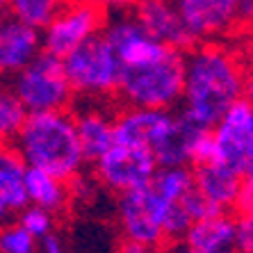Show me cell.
<instances>
[{"label":"cell","mask_w":253,"mask_h":253,"mask_svg":"<svg viewBox=\"0 0 253 253\" xmlns=\"http://www.w3.org/2000/svg\"><path fill=\"white\" fill-rule=\"evenodd\" d=\"M178 201H180V206L185 208V212L189 214L192 221H201V219H210V217L221 214V212H228V210H224V208H219L217 203H212V201L208 199L206 194H201L196 187L187 189Z\"/></svg>","instance_id":"cb8c5ba5"},{"label":"cell","mask_w":253,"mask_h":253,"mask_svg":"<svg viewBox=\"0 0 253 253\" xmlns=\"http://www.w3.org/2000/svg\"><path fill=\"white\" fill-rule=\"evenodd\" d=\"M233 210H237V214H251L253 210V180L251 176L242 178L240 192L235 196V203H233Z\"/></svg>","instance_id":"83f0119b"},{"label":"cell","mask_w":253,"mask_h":253,"mask_svg":"<svg viewBox=\"0 0 253 253\" xmlns=\"http://www.w3.org/2000/svg\"><path fill=\"white\" fill-rule=\"evenodd\" d=\"M28 206L23 187V171L0 169V221L18 214Z\"/></svg>","instance_id":"d6986e66"},{"label":"cell","mask_w":253,"mask_h":253,"mask_svg":"<svg viewBox=\"0 0 253 253\" xmlns=\"http://www.w3.org/2000/svg\"><path fill=\"white\" fill-rule=\"evenodd\" d=\"M94 162L98 180L114 192H128V189L148 185L158 169L155 155L148 148L117 144V141Z\"/></svg>","instance_id":"9c48e42d"},{"label":"cell","mask_w":253,"mask_h":253,"mask_svg":"<svg viewBox=\"0 0 253 253\" xmlns=\"http://www.w3.org/2000/svg\"><path fill=\"white\" fill-rule=\"evenodd\" d=\"M233 249H235L237 253H251L253 251V219H251V214H237L235 217Z\"/></svg>","instance_id":"484cf974"},{"label":"cell","mask_w":253,"mask_h":253,"mask_svg":"<svg viewBox=\"0 0 253 253\" xmlns=\"http://www.w3.org/2000/svg\"><path fill=\"white\" fill-rule=\"evenodd\" d=\"M180 253H235V249H221V251H196V249H185Z\"/></svg>","instance_id":"d6a6232c"},{"label":"cell","mask_w":253,"mask_h":253,"mask_svg":"<svg viewBox=\"0 0 253 253\" xmlns=\"http://www.w3.org/2000/svg\"><path fill=\"white\" fill-rule=\"evenodd\" d=\"M233 235H235V217H230V212H221L217 217L192 221L183 242L187 249L196 251H221V249H233Z\"/></svg>","instance_id":"e0dca14e"},{"label":"cell","mask_w":253,"mask_h":253,"mask_svg":"<svg viewBox=\"0 0 253 253\" xmlns=\"http://www.w3.org/2000/svg\"><path fill=\"white\" fill-rule=\"evenodd\" d=\"M12 91L25 112L69 110L76 96L66 78L62 57H55L46 50H42L23 69L14 73Z\"/></svg>","instance_id":"5b68a950"},{"label":"cell","mask_w":253,"mask_h":253,"mask_svg":"<svg viewBox=\"0 0 253 253\" xmlns=\"http://www.w3.org/2000/svg\"><path fill=\"white\" fill-rule=\"evenodd\" d=\"M25 110L12 89L0 87V141H14L25 119Z\"/></svg>","instance_id":"44dd1931"},{"label":"cell","mask_w":253,"mask_h":253,"mask_svg":"<svg viewBox=\"0 0 253 253\" xmlns=\"http://www.w3.org/2000/svg\"><path fill=\"white\" fill-rule=\"evenodd\" d=\"M39 251L42 253H66V249H64V244H62V240H59L57 235L46 233L43 237H39Z\"/></svg>","instance_id":"f1b7e54d"},{"label":"cell","mask_w":253,"mask_h":253,"mask_svg":"<svg viewBox=\"0 0 253 253\" xmlns=\"http://www.w3.org/2000/svg\"><path fill=\"white\" fill-rule=\"evenodd\" d=\"M151 253H169V251H158V249H155V251H151Z\"/></svg>","instance_id":"e575fe53"},{"label":"cell","mask_w":253,"mask_h":253,"mask_svg":"<svg viewBox=\"0 0 253 253\" xmlns=\"http://www.w3.org/2000/svg\"><path fill=\"white\" fill-rule=\"evenodd\" d=\"M189 226H192V219L185 212V208L180 206V201H169L165 210V217H162V235H165V242H180Z\"/></svg>","instance_id":"603a6c76"},{"label":"cell","mask_w":253,"mask_h":253,"mask_svg":"<svg viewBox=\"0 0 253 253\" xmlns=\"http://www.w3.org/2000/svg\"><path fill=\"white\" fill-rule=\"evenodd\" d=\"M194 187L201 194H206L212 203H217L224 210H233L235 196L240 192L242 176L235 173L228 167L219 165V162H203V165H194Z\"/></svg>","instance_id":"5bb4252c"},{"label":"cell","mask_w":253,"mask_h":253,"mask_svg":"<svg viewBox=\"0 0 253 253\" xmlns=\"http://www.w3.org/2000/svg\"><path fill=\"white\" fill-rule=\"evenodd\" d=\"M103 35L110 42V46L114 48V53H117L124 69L153 64L158 59L167 57L171 50H176V48L155 39L153 35H148L130 12L114 14V18H107Z\"/></svg>","instance_id":"30bf717a"},{"label":"cell","mask_w":253,"mask_h":253,"mask_svg":"<svg viewBox=\"0 0 253 253\" xmlns=\"http://www.w3.org/2000/svg\"><path fill=\"white\" fill-rule=\"evenodd\" d=\"M167 203L151 185L121 192L119 199V221L128 240L146 244L148 249L165 247L162 235V217H165Z\"/></svg>","instance_id":"ba28073f"},{"label":"cell","mask_w":253,"mask_h":253,"mask_svg":"<svg viewBox=\"0 0 253 253\" xmlns=\"http://www.w3.org/2000/svg\"><path fill=\"white\" fill-rule=\"evenodd\" d=\"M194 42H208L237 28V0H176Z\"/></svg>","instance_id":"8fae6325"},{"label":"cell","mask_w":253,"mask_h":253,"mask_svg":"<svg viewBox=\"0 0 253 253\" xmlns=\"http://www.w3.org/2000/svg\"><path fill=\"white\" fill-rule=\"evenodd\" d=\"M5 2H7V0H0V7H5Z\"/></svg>","instance_id":"d590c367"},{"label":"cell","mask_w":253,"mask_h":253,"mask_svg":"<svg viewBox=\"0 0 253 253\" xmlns=\"http://www.w3.org/2000/svg\"><path fill=\"white\" fill-rule=\"evenodd\" d=\"M18 224L23 226L35 240H39V237H43L46 233L53 230V212L43 210L39 206H25L18 212Z\"/></svg>","instance_id":"d4e9b609"},{"label":"cell","mask_w":253,"mask_h":253,"mask_svg":"<svg viewBox=\"0 0 253 253\" xmlns=\"http://www.w3.org/2000/svg\"><path fill=\"white\" fill-rule=\"evenodd\" d=\"M148 185L165 201H178L187 189L194 187V173L192 169H187V165L158 167Z\"/></svg>","instance_id":"ac0fdd59"},{"label":"cell","mask_w":253,"mask_h":253,"mask_svg":"<svg viewBox=\"0 0 253 253\" xmlns=\"http://www.w3.org/2000/svg\"><path fill=\"white\" fill-rule=\"evenodd\" d=\"M107 23L105 7L98 2H69L57 9L50 21L42 28V50L64 57L89 37L98 35Z\"/></svg>","instance_id":"52a82bcc"},{"label":"cell","mask_w":253,"mask_h":253,"mask_svg":"<svg viewBox=\"0 0 253 253\" xmlns=\"http://www.w3.org/2000/svg\"><path fill=\"white\" fill-rule=\"evenodd\" d=\"M117 94L128 107H176L183 98V50H171L153 64L124 69Z\"/></svg>","instance_id":"3957f363"},{"label":"cell","mask_w":253,"mask_h":253,"mask_svg":"<svg viewBox=\"0 0 253 253\" xmlns=\"http://www.w3.org/2000/svg\"><path fill=\"white\" fill-rule=\"evenodd\" d=\"M130 14L141 23L148 35H153L167 46L176 50H187L194 46V37L189 35L183 16L178 12L176 0H137Z\"/></svg>","instance_id":"7c38bea8"},{"label":"cell","mask_w":253,"mask_h":253,"mask_svg":"<svg viewBox=\"0 0 253 253\" xmlns=\"http://www.w3.org/2000/svg\"><path fill=\"white\" fill-rule=\"evenodd\" d=\"M64 2L66 0H7L5 7L12 12L14 18L42 30Z\"/></svg>","instance_id":"ffe728a7"},{"label":"cell","mask_w":253,"mask_h":253,"mask_svg":"<svg viewBox=\"0 0 253 253\" xmlns=\"http://www.w3.org/2000/svg\"><path fill=\"white\" fill-rule=\"evenodd\" d=\"M249 96V76L235 50L217 42H199L183 53V114L210 130L233 100Z\"/></svg>","instance_id":"6da1fadb"},{"label":"cell","mask_w":253,"mask_h":253,"mask_svg":"<svg viewBox=\"0 0 253 253\" xmlns=\"http://www.w3.org/2000/svg\"><path fill=\"white\" fill-rule=\"evenodd\" d=\"M73 121L84 160L94 162L114 144V119L105 117L100 110H83L73 114Z\"/></svg>","instance_id":"9a60e30c"},{"label":"cell","mask_w":253,"mask_h":253,"mask_svg":"<svg viewBox=\"0 0 253 253\" xmlns=\"http://www.w3.org/2000/svg\"><path fill=\"white\" fill-rule=\"evenodd\" d=\"M151 251H153V249H148L146 244L128 240V237H126V240L121 242V247H119V253H151Z\"/></svg>","instance_id":"1f68e13d"},{"label":"cell","mask_w":253,"mask_h":253,"mask_svg":"<svg viewBox=\"0 0 253 253\" xmlns=\"http://www.w3.org/2000/svg\"><path fill=\"white\" fill-rule=\"evenodd\" d=\"M135 2L137 0H98V5H103L105 7V12L110 14H126V12H130L132 7H135Z\"/></svg>","instance_id":"f546056e"},{"label":"cell","mask_w":253,"mask_h":253,"mask_svg":"<svg viewBox=\"0 0 253 253\" xmlns=\"http://www.w3.org/2000/svg\"><path fill=\"white\" fill-rule=\"evenodd\" d=\"M69 2H98V0H69Z\"/></svg>","instance_id":"836d02e7"},{"label":"cell","mask_w":253,"mask_h":253,"mask_svg":"<svg viewBox=\"0 0 253 253\" xmlns=\"http://www.w3.org/2000/svg\"><path fill=\"white\" fill-rule=\"evenodd\" d=\"M35 251H37V240L18 221L0 228V253H35Z\"/></svg>","instance_id":"7402d4cb"},{"label":"cell","mask_w":253,"mask_h":253,"mask_svg":"<svg viewBox=\"0 0 253 253\" xmlns=\"http://www.w3.org/2000/svg\"><path fill=\"white\" fill-rule=\"evenodd\" d=\"M23 187L28 203L39 206L48 212H59L64 210L69 203V187L66 180L48 173V171L35 169V167H25L23 171Z\"/></svg>","instance_id":"2e32d148"},{"label":"cell","mask_w":253,"mask_h":253,"mask_svg":"<svg viewBox=\"0 0 253 253\" xmlns=\"http://www.w3.org/2000/svg\"><path fill=\"white\" fill-rule=\"evenodd\" d=\"M212 130H201L189 146V165H203L212 160Z\"/></svg>","instance_id":"4316f807"},{"label":"cell","mask_w":253,"mask_h":253,"mask_svg":"<svg viewBox=\"0 0 253 253\" xmlns=\"http://www.w3.org/2000/svg\"><path fill=\"white\" fill-rule=\"evenodd\" d=\"M253 16V0H237V23L249 25Z\"/></svg>","instance_id":"4dcf8cb0"},{"label":"cell","mask_w":253,"mask_h":253,"mask_svg":"<svg viewBox=\"0 0 253 253\" xmlns=\"http://www.w3.org/2000/svg\"><path fill=\"white\" fill-rule=\"evenodd\" d=\"M14 146L25 167L48 171L62 180L80 173L84 162L76 121L69 110L28 112L14 137Z\"/></svg>","instance_id":"7a4b0ae2"},{"label":"cell","mask_w":253,"mask_h":253,"mask_svg":"<svg viewBox=\"0 0 253 253\" xmlns=\"http://www.w3.org/2000/svg\"><path fill=\"white\" fill-rule=\"evenodd\" d=\"M212 162L228 167L242 178L253 173V107L251 98L233 100L212 126Z\"/></svg>","instance_id":"8992f818"},{"label":"cell","mask_w":253,"mask_h":253,"mask_svg":"<svg viewBox=\"0 0 253 253\" xmlns=\"http://www.w3.org/2000/svg\"><path fill=\"white\" fill-rule=\"evenodd\" d=\"M42 53V30L18 18L0 21V73H16Z\"/></svg>","instance_id":"4fadbf2b"},{"label":"cell","mask_w":253,"mask_h":253,"mask_svg":"<svg viewBox=\"0 0 253 253\" xmlns=\"http://www.w3.org/2000/svg\"><path fill=\"white\" fill-rule=\"evenodd\" d=\"M62 64L73 94L94 96V98L117 94L124 66L119 62L114 48L105 39L103 30L73 48L69 55H64Z\"/></svg>","instance_id":"277c9868"}]
</instances>
